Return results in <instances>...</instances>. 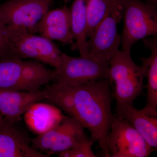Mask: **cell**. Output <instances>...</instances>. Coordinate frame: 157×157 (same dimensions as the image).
<instances>
[{
    "mask_svg": "<svg viewBox=\"0 0 157 157\" xmlns=\"http://www.w3.org/2000/svg\"><path fill=\"white\" fill-rule=\"evenodd\" d=\"M6 25L0 19V60L13 59L9 53L6 38Z\"/></svg>",
    "mask_w": 157,
    "mask_h": 157,
    "instance_id": "21",
    "label": "cell"
},
{
    "mask_svg": "<svg viewBox=\"0 0 157 157\" xmlns=\"http://www.w3.org/2000/svg\"><path fill=\"white\" fill-rule=\"evenodd\" d=\"M109 63H103L90 58H77L62 52L60 64L54 70L55 82L78 86L109 78Z\"/></svg>",
    "mask_w": 157,
    "mask_h": 157,
    "instance_id": "7",
    "label": "cell"
},
{
    "mask_svg": "<svg viewBox=\"0 0 157 157\" xmlns=\"http://www.w3.org/2000/svg\"><path fill=\"white\" fill-rule=\"evenodd\" d=\"M111 88L108 78L73 86L75 117L88 130L91 140L99 144L102 157L105 138L115 118L112 110Z\"/></svg>",
    "mask_w": 157,
    "mask_h": 157,
    "instance_id": "1",
    "label": "cell"
},
{
    "mask_svg": "<svg viewBox=\"0 0 157 157\" xmlns=\"http://www.w3.org/2000/svg\"><path fill=\"white\" fill-rule=\"evenodd\" d=\"M122 19V5L113 10L97 25L87 40L90 58L109 63L119 50L121 36L117 25Z\"/></svg>",
    "mask_w": 157,
    "mask_h": 157,
    "instance_id": "9",
    "label": "cell"
},
{
    "mask_svg": "<svg viewBox=\"0 0 157 157\" xmlns=\"http://www.w3.org/2000/svg\"><path fill=\"white\" fill-rule=\"evenodd\" d=\"M63 116L58 107L50 104L39 102L32 105L25 113V120L29 128L39 135L55 127Z\"/></svg>",
    "mask_w": 157,
    "mask_h": 157,
    "instance_id": "16",
    "label": "cell"
},
{
    "mask_svg": "<svg viewBox=\"0 0 157 157\" xmlns=\"http://www.w3.org/2000/svg\"><path fill=\"white\" fill-rule=\"evenodd\" d=\"M44 90V100L63 110L68 116L75 117L73 86L54 82Z\"/></svg>",
    "mask_w": 157,
    "mask_h": 157,
    "instance_id": "18",
    "label": "cell"
},
{
    "mask_svg": "<svg viewBox=\"0 0 157 157\" xmlns=\"http://www.w3.org/2000/svg\"><path fill=\"white\" fill-rule=\"evenodd\" d=\"M124 0H86L87 27L89 38L97 25L113 10L122 5Z\"/></svg>",
    "mask_w": 157,
    "mask_h": 157,
    "instance_id": "19",
    "label": "cell"
},
{
    "mask_svg": "<svg viewBox=\"0 0 157 157\" xmlns=\"http://www.w3.org/2000/svg\"><path fill=\"white\" fill-rule=\"evenodd\" d=\"M6 38L13 59H32L58 69L62 52L52 41L34 35L25 28L6 26Z\"/></svg>",
    "mask_w": 157,
    "mask_h": 157,
    "instance_id": "3",
    "label": "cell"
},
{
    "mask_svg": "<svg viewBox=\"0 0 157 157\" xmlns=\"http://www.w3.org/2000/svg\"><path fill=\"white\" fill-rule=\"evenodd\" d=\"M116 116L128 122L152 148L157 147V117L144 113L134 104L116 106Z\"/></svg>",
    "mask_w": 157,
    "mask_h": 157,
    "instance_id": "15",
    "label": "cell"
},
{
    "mask_svg": "<svg viewBox=\"0 0 157 157\" xmlns=\"http://www.w3.org/2000/svg\"><path fill=\"white\" fill-rule=\"evenodd\" d=\"M62 1L64 2L65 3H68L70 2L71 0H62Z\"/></svg>",
    "mask_w": 157,
    "mask_h": 157,
    "instance_id": "24",
    "label": "cell"
},
{
    "mask_svg": "<svg viewBox=\"0 0 157 157\" xmlns=\"http://www.w3.org/2000/svg\"><path fill=\"white\" fill-rule=\"evenodd\" d=\"M45 90L36 92L0 90V113L9 125H14L35 103L45 100Z\"/></svg>",
    "mask_w": 157,
    "mask_h": 157,
    "instance_id": "11",
    "label": "cell"
},
{
    "mask_svg": "<svg viewBox=\"0 0 157 157\" xmlns=\"http://www.w3.org/2000/svg\"><path fill=\"white\" fill-rule=\"evenodd\" d=\"M143 1L152 5L157 6V0H144Z\"/></svg>",
    "mask_w": 157,
    "mask_h": 157,
    "instance_id": "23",
    "label": "cell"
},
{
    "mask_svg": "<svg viewBox=\"0 0 157 157\" xmlns=\"http://www.w3.org/2000/svg\"><path fill=\"white\" fill-rule=\"evenodd\" d=\"M7 124H6L5 119L0 113V128L6 125Z\"/></svg>",
    "mask_w": 157,
    "mask_h": 157,
    "instance_id": "22",
    "label": "cell"
},
{
    "mask_svg": "<svg viewBox=\"0 0 157 157\" xmlns=\"http://www.w3.org/2000/svg\"><path fill=\"white\" fill-rule=\"evenodd\" d=\"M142 40L151 53L148 57L139 58L147 80L146 104L140 110L147 115L157 117V36L147 37Z\"/></svg>",
    "mask_w": 157,
    "mask_h": 157,
    "instance_id": "14",
    "label": "cell"
},
{
    "mask_svg": "<svg viewBox=\"0 0 157 157\" xmlns=\"http://www.w3.org/2000/svg\"><path fill=\"white\" fill-rule=\"evenodd\" d=\"M84 127L78 119L63 115L61 121L47 132L31 139L33 148L45 151L49 156L73 148L87 136Z\"/></svg>",
    "mask_w": 157,
    "mask_h": 157,
    "instance_id": "8",
    "label": "cell"
},
{
    "mask_svg": "<svg viewBox=\"0 0 157 157\" xmlns=\"http://www.w3.org/2000/svg\"><path fill=\"white\" fill-rule=\"evenodd\" d=\"M54 70L36 60H0V90L36 92L52 80Z\"/></svg>",
    "mask_w": 157,
    "mask_h": 157,
    "instance_id": "4",
    "label": "cell"
},
{
    "mask_svg": "<svg viewBox=\"0 0 157 157\" xmlns=\"http://www.w3.org/2000/svg\"><path fill=\"white\" fill-rule=\"evenodd\" d=\"M157 6L142 0H124L121 50H131L137 41L157 36Z\"/></svg>",
    "mask_w": 157,
    "mask_h": 157,
    "instance_id": "5",
    "label": "cell"
},
{
    "mask_svg": "<svg viewBox=\"0 0 157 157\" xmlns=\"http://www.w3.org/2000/svg\"><path fill=\"white\" fill-rule=\"evenodd\" d=\"M70 10L71 30L73 39L76 41L73 49L78 50L81 57L90 58L86 37V0H73Z\"/></svg>",
    "mask_w": 157,
    "mask_h": 157,
    "instance_id": "17",
    "label": "cell"
},
{
    "mask_svg": "<svg viewBox=\"0 0 157 157\" xmlns=\"http://www.w3.org/2000/svg\"><path fill=\"white\" fill-rule=\"evenodd\" d=\"M52 0H8L0 5V19L6 26L25 28L32 33L48 11Z\"/></svg>",
    "mask_w": 157,
    "mask_h": 157,
    "instance_id": "10",
    "label": "cell"
},
{
    "mask_svg": "<svg viewBox=\"0 0 157 157\" xmlns=\"http://www.w3.org/2000/svg\"><path fill=\"white\" fill-rule=\"evenodd\" d=\"M108 73L116 106L134 104L143 91L145 76L141 66L133 61L131 50L116 53L109 61Z\"/></svg>",
    "mask_w": 157,
    "mask_h": 157,
    "instance_id": "2",
    "label": "cell"
},
{
    "mask_svg": "<svg viewBox=\"0 0 157 157\" xmlns=\"http://www.w3.org/2000/svg\"><path fill=\"white\" fill-rule=\"evenodd\" d=\"M105 157H147L156 149L128 122L115 118L104 141Z\"/></svg>",
    "mask_w": 157,
    "mask_h": 157,
    "instance_id": "6",
    "label": "cell"
},
{
    "mask_svg": "<svg viewBox=\"0 0 157 157\" xmlns=\"http://www.w3.org/2000/svg\"><path fill=\"white\" fill-rule=\"evenodd\" d=\"M94 142L87 137L80 143L70 149L59 153V157H96L92 147Z\"/></svg>",
    "mask_w": 157,
    "mask_h": 157,
    "instance_id": "20",
    "label": "cell"
},
{
    "mask_svg": "<svg viewBox=\"0 0 157 157\" xmlns=\"http://www.w3.org/2000/svg\"><path fill=\"white\" fill-rule=\"evenodd\" d=\"M31 139L14 125L0 128V157H48L30 145Z\"/></svg>",
    "mask_w": 157,
    "mask_h": 157,
    "instance_id": "13",
    "label": "cell"
},
{
    "mask_svg": "<svg viewBox=\"0 0 157 157\" xmlns=\"http://www.w3.org/2000/svg\"><path fill=\"white\" fill-rule=\"evenodd\" d=\"M50 40L65 45L73 44L70 10L67 7L48 10L38 23L36 33Z\"/></svg>",
    "mask_w": 157,
    "mask_h": 157,
    "instance_id": "12",
    "label": "cell"
}]
</instances>
